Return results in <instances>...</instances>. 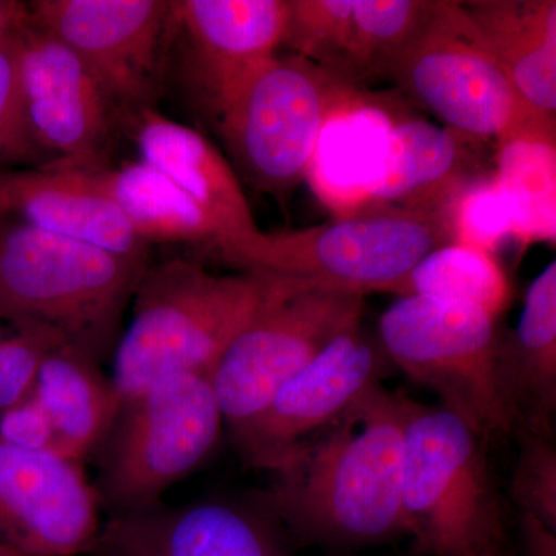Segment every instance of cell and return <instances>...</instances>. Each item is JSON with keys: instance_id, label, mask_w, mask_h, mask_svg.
<instances>
[{"instance_id": "1", "label": "cell", "mask_w": 556, "mask_h": 556, "mask_svg": "<svg viewBox=\"0 0 556 556\" xmlns=\"http://www.w3.org/2000/svg\"><path fill=\"white\" fill-rule=\"evenodd\" d=\"M412 404L382 383L369 388L270 471L252 506L302 544L364 547L407 535L402 471Z\"/></svg>"}, {"instance_id": "2", "label": "cell", "mask_w": 556, "mask_h": 556, "mask_svg": "<svg viewBox=\"0 0 556 556\" xmlns=\"http://www.w3.org/2000/svg\"><path fill=\"white\" fill-rule=\"evenodd\" d=\"M269 274H215L186 258L148 263L113 353L121 399L175 375L211 376L230 342L268 298Z\"/></svg>"}, {"instance_id": "3", "label": "cell", "mask_w": 556, "mask_h": 556, "mask_svg": "<svg viewBox=\"0 0 556 556\" xmlns=\"http://www.w3.org/2000/svg\"><path fill=\"white\" fill-rule=\"evenodd\" d=\"M148 263L0 218V314L101 364Z\"/></svg>"}, {"instance_id": "4", "label": "cell", "mask_w": 556, "mask_h": 556, "mask_svg": "<svg viewBox=\"0 0 556 556\" xmlns=\"http://www.w3.org/2000/svg\"><path fill=\"white\" fill-rule=\"evenodd\" d=\"M353 97L327 68L274 54L230 76L206 108L233 169L263 192L283 193L306 177L328 121Z\"/></svg>"}, {"instance_id": "5", "label": "cell", "mask_w": 556, "mask_h": 556, "mask_svg": "<svg viewBox=\"0 0 556 556\" xmlns=\"http://www.w3.org/2000/svg\"><path fill=\"white\" fill-rule=\"evenodd\" d=\"M482 441L456 413L413 401L402 507L416 554L489 556L503 547V507Z\"/></svg>"}, {"instance_id": "6", "label": "cell", "mask_w": 556, "mask_h": 556, "mask_svg": "<svg viewBox=\"0 0 556 556\" xmlns=\"http://www.w3.org/2000/svg\"><path fill=\"white\" fill-rule=\"evenodd\" d=\"M223 424L207 376H169L124 399L98 450L100 506L118 518L163 504L164 493L214 452Z\"/></svg>"}, {"instance_id": "7", "label": "cell", "mask_w": 556, "mask_h": 556, "mask_svg": "<svg viewBox=\"0 0 556 556\" xmlns=\"http://www.w3.org/2000/svg\"><path fill=\"white\" fill-rule=\"evenodd\" d=\"M448 243L439 212L383 206L362 208L308 229L260 232L223 258L248 273L367 295L387 292L420 260Z\"/></svg>"}, {"instance_id": "8", "label": "cell", "mask_w": 556, "mask_h": 556, "mask_svg": "<svg viewBox=\"0 0 556 556\" xmlns=\"http://www.w3.org/2000/svg\"><path fill=\"white\" fill-rule=\"evenodd\" d=\"M390 364L430 388L482 438L514 433L497 378L496 318L477 306L399 298L379 320Z\"/></svg>"}, {"instance_id": "9", "label": "cell", "mask_w": 556, "mask_h": 556, "mask_svg": "<svg viewBox=\"0 0 556 556\" xmlns=\"http://www.w3.org/2000/svg\"><path fill=\"white\" fill-rule=\"evenodd\" d=\"M273 278L262 308L208 376L230 433L252 422L285 383L364 318L361 292Z\"/></svg>"}, {"instance_id": "10", "label": "cell", "mask_w": 556, "mask_h": 556, "mask_svg": "<svg viewBox=\"0 0 556 556\" xmlns=\"http://www.w3.org/2000/svg\"><path fill=\"white\" fill-rule=\"evenodd\" d=\"M386 73L463 137L500 139L538 118L479 42L460 2H444L437 21Z\"/></svg>"}, {"instance_id": "11", "label": "cell", "mask_w": 556, "mask_h": 556, "mask_svg": "<svg viewBox=\"0 0 556 556\" xmlns=\"http://www.w3.org/2000/svg\"><path fill=\"white\" fill-rule=\"evenodd\" d=\"M28 20L70 50L98 79L121 118L152 109L177 35L167 0H36Z\"/></svg>"}, {"instance_id": "12", "label": "cell", "mask_w": 556, "mask_h": 556, "mask_svg": "<svg viewBox=\"0 0 556 556\" xmlns=\"http://www.w3.org/2000/svg\"><path fill=\"white\" fill-rule=\"evenodd\" d=\"M20 76L33 146L49 155L43 166H104L121 113L78 54L27 20L20 30Z\"/></svg>"}, {"instance_id": "13", "label": "cell", "mask_w": 556, "mask_h": 556, "mask_svg": "<svg viewBox=\"0 0 556 556\" xmlns=\"http://www.w3.org/2000/svg\"><path fill=\"white\" fill-rule=\"evenodd\" d=\"M388 367L379 339L365 331L364 321L351 325L285 383L252 422L233 431L237 452L248 466L273 471L292 450L378 386Z\"/></svg>"}, {"instance_id": "14", "label": "cell", "mask_w": 556, "mask_h": 556, "mask_svg": "<svg viewBox=\"0 0 556 556\" xmlns=\"http://www.w3.org/2000/svg\"><path fill=\"white\" fill-rule=\"evenodd\" d=\"M100 500L83 464L0 438V543L24 556L93 551Z\"/></svg>"}, {"instance_id": "15", "label": "cell", "mask_w": 556, "mask_h": 556, "mask_svg": "<svg viewBox=\"0 0 556 556\" xmlns=\"http://www.w3.org/2000/svg\"><path fill=\"white\" fill-rule=\"evenodd\" d=\"M93 551L101 556H289L263 511L226 503L163 504L110 518Z\"/></svg>"}, {"instance_id": "16", "label": "cell", "mask_w": 556, "mask_h": 556, "mask_svg": "<svg viewBox=\"0 0 556 556\" xmlns=\"http://www.w3.org/2000/svg\"><path fill=\"white\" fill-rule=\"evenodd\" d=\"M0 218L149 262L115 201L90 185L79 170L40 166L0 172Z\"/></svg>"}, {"instance_id": "17", "label": "cell", "mask_w": 556, "mask_h": 556, "mask_svg": "<svg viewBox=\"0 0 556 556\" xmlns=\"http://www.w3.org/2000/svg\"><path fill=\"white\" fill-rule=\"evenodd\" d=\"M124 118L130 121L139 160L166 175L217 222L226 237L222 257L262 232L239 174L204 135L153 108L137 110Z\"/></svg>"}, {"instance_id": "18", "label": "cell", "mask_w": 556, "mask_h": 556, "mask_svg": "<svg viewBox=\"0 0 556 556\" xmlns=\"http://www.w3.org/2000/svg\"><path fill=\"white\" fill-rule=\"evenodd\" d=\"M289 0H179L177 31L188 42L189 67L204 102L240 70L283 46Z\"/></svg>"}, {"instance_id": "19", "label": "cell", "mask_w": 556, "mask_h": 556, "mask_svg": "<svg viewBox=\"0 0 556 556\" xmlns=\"http://www.w3.org/2000/svg\"><path fill=\"white\" fill-rule=\"evenodd\" d=\"M460 7L530 112L555 119V0H473Z\"/></svg>"}, {"instance_id": "20", "label": "cell", "mask_w": 556, "mask_h": 556, "mask_svg": "<svg viewBox=\"0 0 556 556\" xmlns=\"http://www.w3.org/2000/svg\"><path fill=\"white\" fill-rule=\"evenodd\" d=\"M466 138L426 119L393 121L362 192L364 208L441 211L448 197L471 178L466 169Z\"/></svg>"}, {"instance_id": "21", "label": "cell", "mask_w": 556, "mask_h": 556, "mask_svg": "<svg viewBox=\"0 0 556 556\" xmlns=\"http://www.w3.org/2000/svg\"><path fill=\"white\" fill-rule=\"evenodd\" d=\"M497 378L515 428L552 437L556 413L555 260L527 289L515 331L501 336Z\"/></svg>"}, {"instance_id": "22", "label": "cell", "mask_w": 556, "mask_h": 556, "mask_svg": "<svg viewBox=\"0 0 556 556\" xmlns=\"http://www.w3.org/2000/svg\"><path fill=\"white\" fill-rule=\"evenodd\" d=\"M30 393L49 419L54 455L78 464L101 448L123 402L100 362L70 345L43 357Z\"/></svg>"}, {"instance_id": "23", "label": "cell", "mask_w": 556, "mask_h": 556, "mask_svg": "<svg viewBox=\"0 0 556 556\" xmlns=\"http://www.w3.org/2000/svg\"><path fill=\"white\" fill-rule=\"evenodd\" d=\"M79 172L90 185L115 201L138 239L148 247L192 244L218 252L225 248L226 237L217 222L172 179L144 161H129L118 167L104 164Z\"/></svg>"}, {"instance_id": "24", "label": "cell", "mask_w": 556, "mask_h": 556, "mask_svg": "<svg viewBox=\"0 0 556 556\" xmlns=\"http://www.w3.org/2000/svg\"><path fill=\"white\" fill-rule=\"evenodd\" d=\"M555 119L530 118L497 141L493 174L514 214L517 241H554Z\"/></svg>"}, {"instance_id": "25", "label": "cell", "mask_w": 556, "mask_h": 556, "mask_svg": "<svg viewBox=\"0 0 556 556\" xmlns=\"http://www.w3.org/2000/svg\"><path fill=\"white\" fill-rule=\"evenodd\" d=\"M387 292L477 306L496 320L510 300V285L495 255L456 243L434 249Z\"/></svg>"}, {"instance_id": "26", "label": "cell", "mask_w": 556, "mask_h": 556, "mask_svg": "<svg viewBox=\"0 0 556 556\" xmlns=\"http://www.w3.org/2000/svg\"><path fill=\"white\" fill-rule=\"evenodd\" d=\"M438 0H353L345 67L386 72L390 62L437 21Z\"/></svg>"}, {"instance_id": "27", "label": "cell", "mask_w": 556, "mask_h": 556, "mask_svg": "<svg viewBox=\"0 0 556 556\" xmlns=\"http://www.w3.org/2000/svg\"><path fill=\"white\" fill-rule=\"evenodd\" d=\"M450 243L493 255L504 240H517L514 214L495 177H471L441 207Z\"/></svg>"}, {"instance_id": "28", "label": "cell", "mask_w": 556, "mask_h": 556, "mask_svg": "<svg viewBox=\"0 0 556 556\" xmlns=\"http://www.w3.org/2000/svg\"><path fill=\"white\" fill-rule=\"evenodd\" d=\"M353 0H289L283 46L295 56L345 67Z\"/></svg>"}, {"instance_id": "29", "label": "cell", "mask_w": 556, "mask_h": 556, "mask_svg": "<svg viewBox=\"0 0 556 556\" xmlns=\"http://www.w3.org/2000/svg\"><path fill=\"white\" fill-rule=\"evenodd\" d=\"M518 457L510 495L521 514L532 515L556 532V448L551 434L515 428Z\"/></svg>"}, {"instance_id": "30", "label": "cell", "mask_w": 556, "mask_h": 556, "mask_svg": "<svg viewBox=\"0 0 556 556\" xmlns=\"http://www.w3.org/2000/svg\"><path fill=\"white\" fill-rule=\"evenodd\" d=\"M61 345L50 329L0 316V415L30 393L43 357Z\"/></svg>"}, {"instance_id": "31", "label": "cell", "mask_w": 556, "mask_h": 556, "mask_svg": "<svg viewBox=\"0 0 556 556\" xmlns=\"http://www.w3.org/2000/svg\"><path fill=\"white\" fill-rule=\"evenodd\" d=\"M20 30L0 39V166L38 155L22 102Z\"/></svg>"}, {"instance_id": "32", "label": "cell", "mask_w": 556, "mask_h": 556, "mask_svg": "<svg viewBox=\"0 0 556 556\" xmlns=\"http://www.w3.org/2000/svg\"><path fill=\"white\" fill-rule=\"evenodd\" d=\"M0 438L20 447L53 453V431L31 393L0 415Z\"/></svg>"}, {"instance_id": "33", "label": "cell", "mask_w": 556, "mask_h": 556, "mask_svg": "<svg viewBox=\"0 0 556 556\" xmlns=\"http://www.w3.org/2000/svg\"><path fill=\"white\" fill-rule=\"evenodd\" d=\"M521 536L525 556H556V532L532 515L521 514Z\"/></svg>"}, {"instance_id": "34", "label": "cell", "mask_w": 556, "mask_h": 556, "mask_svg": "<svg viewBox=\"0 0 556 556\" xmlns=\"http://www.w3.org/2000/svg\"><path fill=\"white\" fill-rule=\"evenodd\" d=\"M28 20L27 3L0 0V39L20 30Z\"/></svg>"}, {"instance_id": "35", "label": "cell", "mask_w": 556, "mask_h": 556, "mask_svg": "<svg viewBox=\"0 0 556 556\" xmlns=\"http://www.w3.org/2000/svg\"><path fill=\"white\" fill-rule=\"evenodd\" d=\"M0 556H24V555H21L20 552L14 551V548H11L10 546H7V544L0 543Z\"/></svg>"}, {"instance_id": "36", "label": "cell", "mask_w": 556, "mask_h": 556, "mask_svg": "<svg viewBox=\"0 0 556 556\" xmlns=\"http://www.w3.org/2000/svg\"><path fill=\"white\" fill-rule=\"evenodd\" d=\"M489 556H510L506 554V551H504L503 547L497 548V551L493 552V554H490Z\"/></svg>"}, {"instance_id": "37", "label": "cell", "mask_w": 556, "mask_h": 556, "mask_svg": "<svg viewBox=\"0 0 556 556\" xmlns=\"http://www.w3.org/2000/svg\"><path fill=\"white\" fill-rule=\"evenodd\" d=\"M334 556H357V555H334Z\"/></svg>"}, {"instance_id": "38", "label": "cell", "mask_w": 556, "mask_h": 556, "mask_svg": "<svg viewBox=\"0 0 556 556\" xmlns=\"http://www.w3.org/2000/svg\"><path fill=\"white\" fill-rule=\"evenodd\" d=\"M0 316H2V314H0Z\"/></svg>"}]
</instances>
